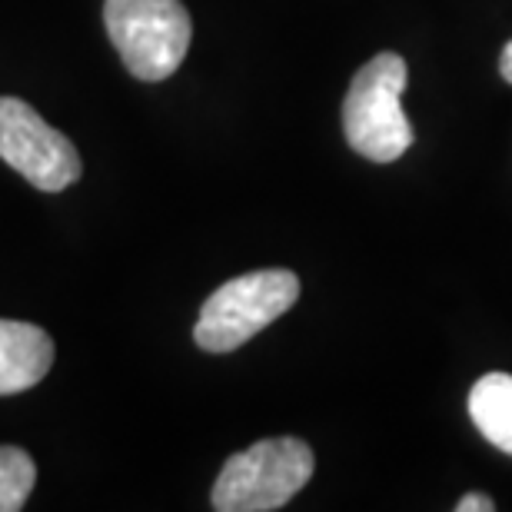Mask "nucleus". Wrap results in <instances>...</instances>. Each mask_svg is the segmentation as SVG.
<instances>
[{"label": "nucleus", "instance_id": "5", "mask_svg": "<svg viewBox=\"0 0 512 512\" xmlns=\"http://www.w3.org/2000/svg\"><path fill=\"white\" fill-rule=\"evenodd\" d=\"M0 160L47 193L67 190L84 173L74 143L17 97H0Z\"/></svg>", "mask_w": 512, "mask_h": 512}, {"label": "nucleus", "instance_id": "10", "mask_svg": "<svg viewBox=\"0 0 512 512\" xmlns=\"http://www.w3.org/2000/svg\"><path fill=\"white\" fill-rule=\"evenodd\" d=\"M499 74H503L512 84V40L503 47V57H499Z\"/></svg>", "mask_w": 512, "mask_h": 512}, {"label": "nucleus", "instance_id": "1", "mask_svg": "<svg viewBox=\"0 0 512 512\" xmlns=\"http://www.w3.org/2000/svg\"><path fill=\"white\" fill-rule=\"evenodd\" d=\"M406 84V60L389 50L356 70L343 100V133L360 157L393 163L413 147V127L403 114Z\"/></svg>", "mask_w": 512, "mask_h": 512}, {"label": "nucleus", "instance_id": "8", "mask_svg": "<svg viewBox=\"0 0 512 512\" xmlns=\"http://www.w3.org/2000/svg\"><path fill=\"white\" fill-rule=\"evenodd\" d=\"M34 483H37L34 459L17 446H0V512L24 509Z\"/></svg>", "mask_w": 512, "mask_h": 512}, {"label": "nucleus", "instance_id": "9", "mask_svg": "<svg viewBox=\"0 0 512 512\" xmlns=\"http://www.w3.org/2000/svg\"><path fill=\"white\" fill-rule=\"evenodd\" d=\"M493 509H496L493 499L483 496V493H469L456 503V512H493Z\"/></svg>", "mask_w": 512, "mask_h": 512}, {"label": "nucleus", "instance_id": "7", "mask_svg": "<svg viewBox=\"0 0 512 512\" xmlns=\"http://www.w3.org/2000/svg\"><path fill=\"white\" fill-rule=\"evenodd\" d=\"M469 416L489 443L512 456V376L486 373L469 393Z\"/></svg>", "mask_w": 512, "mask_h": 512}, {"label": "nucleus", "instance_id": "6", "mask_svg": "<svg viewBox=\"0 0 512 512\" xmlns=\"http://www.w3.org/2000/svg\"><path fill=\"white\" fill-rule=\"evenodd\" d=\"M54 366V340L47 330L20 320H0V396L27 393Z\"/></svg>", "mask_w": 512, "mask_h": 512}, {"label": "nucleus", "instance_id": "3", "mask_svg": "<svg viewBox=\"0 0 512 512\" xmlns=\"http://www.w3.org/2000/svg\"><path fill=\"white\" fill-rule=\"evenodd\" d=\"M300 300V276L293 270H256L223 283L203 303L193 340L207 353H233Z\"/></svg>", "mask_w": 512, "mask_h": 512}, {"label": "nucleus", "instance_id": "4", "mask_svg": "<svg viewBox=\"0 0 512 512\" xmlns=\"http://www.w3.org/2000/svg\"><path fill=\"white\" fill-rule=\"evenodd\" d=\"M104 24L137 80H167L190 50L193 24L180 0H107Z\"/></svg>", "mask_w": 512, "mask_h": 512}, {"label": "nucleus", "instance_id": "2", "mask_svg": "<svg viewBox=\"0 0 512 512\" xmlns=\"http://www.w3.org/2000/svg\"><path fill=\"white\" fill-rule=\"evenodd\" d=\"M313 449L303 439H260L223 463L213 483V509L273 512L286 506L313 476Z\"/></svg>", "mask_w": 512, "mask_h": 512}]
</instances>
